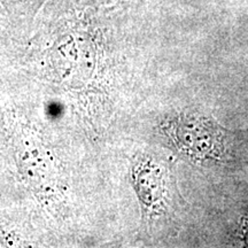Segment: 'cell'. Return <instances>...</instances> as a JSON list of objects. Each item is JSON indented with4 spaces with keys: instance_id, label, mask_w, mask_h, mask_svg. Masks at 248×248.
Instances as JSON below:
<instances>
[{
    "instance_id": "5",
    "label": "cell",
    "mask_w": 248,
    "mask_h": 248,
    "mask_svg": "<svg viewBox=\"0 0 248 248\" xmlns=\"http://www.w3.org/2000/svg\"><path fill=\"white\" fill-rule=\"evenodd\" d=\"M247 243H248V232H247Z\"/></svg>"
},
{
    "instance_id": "1",
    "label": "cell",
    "mask_w": 248,
    "mask_h": 248,
    "mask_svg": "<svg viewBox=\"0 0 248 248\" xmlns=\"http://www.w3.org/2000/svg\"><path fill=\"white\" fill-rule=\"evenodd\" d=\"M178 146L198 159L215 157L222 151V139L215 126L197 116H181L173 126Z\"/></svg>"
},
{
    "instance_id": "3",
    "label": "cell",
    "mask_w": 248,
    "mask_h": 248,
    "mask_svg": "<svg viewBox=\"0 0 248 248\" xmlns=\"http://www.w3.org/2000/svg\"><path fill=\"white\" fill-rule=\"evenodd\" d=\"M135 182L139 197L146 204L159 202L163 192L162 170L152 162L142 163L136 169Z\"/></svg>"
},
{
    "instance_id": "4",
    "label": "cell",
    "mask_w": 248,
    "mask_h": 248,
    "mask_svg": "<svg viewBox=\"0 0 248 248\" xmlns=\"http://www.w3.org/2000/svg\"><path fill=\"white\" fill-rule=\"evenodd\" d=\"M21 226L13 218L0 215V247H21L26 246Z\"/></svg>"
},
{
    "instance_id": "2",
    "label": "cell",
    "mask_w": 248,
    "mask_h": 248,
    "mask_svg": "<svg viewBox=\"0 0 248 248\" xmlns=\"http://www.w3.org/2000/svg\"><path fill=\"white\" fill-rule=\"evenodd\" d=\"M46 0H0L9 24L17 35L29 32L37 13Z\"/></svg>"
}]
</instances>
